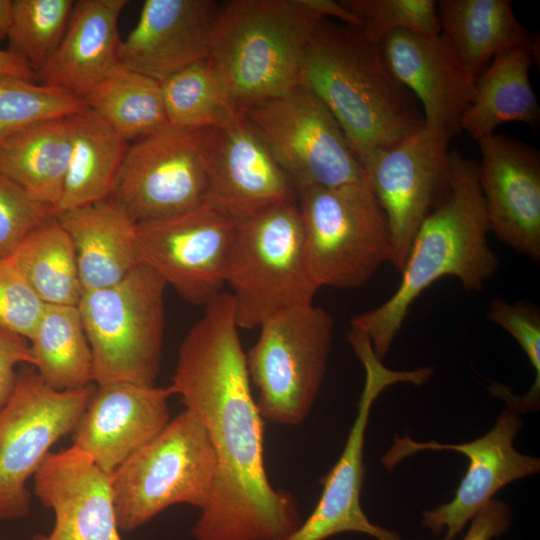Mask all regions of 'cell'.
Masks as SVG:
<instances>
[{
  "instance_id": "obj_22",
  "label": "cell",
  "mask_w": 540,
  "mask_h": 540,
  "mask_svg": "<svg viewBox=\"0 0 540 540\" xmlns=\"http://www.w3.org/2000/svg\"><path fill=\"white\" fill-rule=\"evenodd\" d=\"M219 4L212 0H146L135 27L118 50V62L163 82L209 59Z\"/></svg>"
},
{
  "instance_id": "obj_31",
  "label": "cell",
  "mask_w": 540,
  "mask_h": 540,
  "mask_svg": "<svg viewBox=\"0 0 540 540\" xmlns=\"http://www.w3.org/2000/svg\"><path fill=\"white\" fill-rule=\"evenodd\" d=\"M10 259L44 304L78 306L83 291L76 253L56 218L29 234Z\"/></svg>"
},
{
  "instance_id": "obj_19",
  "label": "cell",
  "mask_w": 540,
  "mask_h": 540,
  "mask_svg": "<svg viewBox=\"0 0 540 540\" xmlns=\"http://www.w3.org/2000/svg\"><path fill=\"white\" fill-rule=\"evenodd\" d=\"M379 48L390 72L418 101L425 127L452 137L459 132L476 78L441 34L397 31Z\"/></svg>"
},
{
  "instance_id": "obj_32",
  "label": "cell",
  "mask_w": 540,
  "mask_h": 540,
  "mask_svg": "<svg viewBox=\"0 0 540 540\" xmlns=\"http://www.w3.org/2000/svg\"><path fill=\"white\" fill-rule=\"evenodd\" d=\"M160 84L171 126L213 129L241 114L209 59L177 72Z\"/></svg>"
},
{
  "instance_id": "obj_12",
  "label": "cell",
  "mask_w": 540,
  "mask_h": 540,
  "mask_svg": "<svg viewBox=\"0 0 540 540\" xmlns=\"http://www.w3.org/2000/svg\"><path fill=\"white\" fill-rule=\"evenodd\" d=\"M210 129L166 125L128 144L107 200L136 223L174 216L206 200Z\"/></svg>"
},
{
  "instance_id": "obj_39",
  "label": "cell",
  "mask_w": 540,
  "mask_h": 540,
  "mask_svg": "<svg viewBox=\"0 0 540 540\" xmlns=\"http://www.w3.org/2000/svg\"><path fill=\"white\" fill-rule=\"evenodd\" d=\"M19 364L34 365L29 341L0 327V408L14 390Z\"/></svg>"
},
{
  "instance_id": "obj_36",
  "label": "cell",
  "mask_w": 540,
  "mask_h": 540,
  "mask_svg": "<svg viewBox=\"0 0 540 540\" xmlns=\"http://www.w3.org/2000/svg\"><path fill=\"white\" fill-rule=\"evenodd\" d=\"M355 17L365 38L379 45L397 31L439 34L437 1L340 0Z\"/></svg>"
},
{
  "instance_id": "obj_21",
  "label": "cell",
  "mask_w": 540,
  "mask_h": 540,
  "mask_svg": "<svg viewBox=\"0 0 540 540\" xmlns=\"http://www.w3.org/2000/svg\"><path fill=\"white\" fill-rule=\"evenodd\" d=\"M34 493L52 509L54 526L31 540H122L111 475L74 446L50 452L33 476Z\"/></svg>"
},
{
  "instance_id": "obj_3",
  "label": "cell",
  "mask_w": 540,
  "mask_h": 540,
  "mask_svg": "<svg viewBox=\"0 0 540 540\" xmlns=\"http://www.w3.org/2000/svg\"><path fill=\"white\" fill-rule=\"evenodd\" d=\"M299 85L330 111L359 161L425 126L416 98L390 72L379 45L356 26L333 19L319 22Z\"/></svg>"
},
{
  "instance_id": "obj_35",
  "label": "cell",
  "mask_w": 540,
  "mask_h": 540,
  "mask_svg": "<svg viewBox=\"0 0 540 540\" xmlns=\"http://www.w3.org/2000/svg\"><path fill=\"white\" fill-rule=\"evenodd\" d=\"M487 318L507 331L519 344L535 372V379L528 392L520 396L504 385L493 382L489 392L503 399L515 413L535 411L540 403V310L525 300L509 303L492 299L488 304Z\"/></svg>"
},
{
  "instance_id": "obj_24",
  "label": "cell",
  "mask_w": 540,
  "mask_h": 540,
  "mask_svg": "<svg viewBox=\"0 0 540 540\" xmlns=\"http://www.w3.org/2000/svg\"><path fill=\"white\" fill-rule=\"evenodd\" d=\"M56 219L73 243L83 292L115 285L139 265L137 224L112 201L62 211Z\"/></svg>"
},
{
  "instance_id": "obj_37",
  "label": "cell",
  "mask_w": 540,
  "mask_h": 540,
  "mask_svg": "<svg viewBox=\"0 0 540 540\" xmlns=\"http://www.w3.org/2000/svg\"><path fill=\"white\" fill-rule=\"evenodd\" d=\"M56 215L54 207L0 174V259L10 258L29 234Z\"/></svg>"
},
{
  "instance_id": "obj_10",
  "label": "cell",
  "mask_w": 540,
  "mask_h": 540,
  "mask_svg": "<svg viewBox=\"0 0 540 540\" xmlns=\"http://www.w3.org/2000/svg\"><path fill=\"white\" fill-rule=\"evenodd\" d=\"M296 195L314 188L365 184L360 161L325 105L298 85L285 95L244 109Z\"/></svg>"
},
{
  "instance_id": "obj_9",
  "label": "cell",
  "mask_w": 540,
  "mask_h": 540,
  "mask_svg": "<svg viewBox=\"0 0 540 540\" xmlns=\"http://www.w3.org/2000/svg\"><path fill=\"white\" fill-rule=\"evenodd\" d=\"M246 355L263 419L295 426L308 416L319 393L333 339L331 315L313 303L265 321Z\"/></svg>"
},
{
  "instance_id": "obj_38",
  "label": "cell",
  "mask_w": 540,
  "mask_h": 540,
  "mask_svg": "<svg viewBox=\"0 0 540 540\" xmlns=\"http://www.w3.org/2000/svg\"><path fill=\"white\" fill-rule=\"evenodd\" d=\"M44 307L13 261L0 259V327L29 340Z\"/></svg>"
},
{
  "instance_id": "obj_2",
  "label": "cell",
  "mask_w": 540,
  "mask_h": 540,
  "mask_svg": "<svg viewBox=\"0 0 540 540\" xmlns=\"http://www.w3.org/2000/svg\"><path fill=\"white\" fill-rule=\"evenodd\" d=\"M478 179V163L452 150L446 192L419 227L394 294L352 317L350 329L370 339L383 359L415 300L437 280L452 276L468 291H481L499 267Z\"/></svg>"
},
{
  "instance_id": "obj_1",
  "label": "cell",
  "mask_w": 540,
  "mask_h": 540,
  "mask_svg": "<svg viewBox=\"0 0 540 540\" xmlns=\"http://www.w3.org/2000/svg\"><path fill=\"white\" fill-rule=\"evenodd\" d=\"M183 339L170 387L204 426L216 462L195 540H284L301 523L292 494L264 466V419L251 391L229 292L207 304Z\"/></svg>"
},
{
  "instance_id": "obj_5",
  "label": "cell",
  "mask_w": 540,
  "mask_h": 540,
  "mask_svg": "<svg viewBox=\"0 0 540 540\" xmlns=\"http://www.w3.org/2000/svg\"><path fill=\"white\" fill-rule=\"evenodd\" d=\"M226 284L242 329L313 303L318 289L307 267L298 202L276 203L236 221Z\"/></svg>"
},
{
  "instance_id": "obj_26",
  "label": "cell",
  "mask_w": 540,
  "mask_h": 540,
  "mask_svg": "<svg viewBox=\"0 0 540 540\" xmlns=\"http://www.w3.org/2000/svg\"><path fill=\"white\" fill-rule=\"evenodd\" d=\"M535 53L523 47L493 58L476 78L474 98L461 118L460 131L478 141L507 122H539L540 108L529 77Z\"/></svg>"
},
{
  "instance_id": "obj_27",
  "label": "cell",
  "mask_w": 540,
  "mask_h": 540,
  "mask_svg": "<svg viewBox=\"0 0 540 540\" xmlns=\"http://www.w3.org/2000/svg\"><path fill=\"white\" fill-rule=\"evenodd\" d=\"M70 154L69 116L45 120L0 139V174L57 210Z\"/></svg>"
},
{
  "instance_id": "obj_14",
  "label": "cell",
  "mask_w": 540,
  "mask_h": 540,
  "mask_svg": "<svg viewBox=\"0 0 540 540\" xmlns=\"http://www.w3.org/2000/svg\"><path fill=\"white\" fill-rule=\"evenodd\" d=\"M236 220L204 201L180 214L136 225L139 265L187 302L205 305L222 292Z\"/></svg>"
},
{
  "instance_id": "obj_25",
  "label": "cell",
  "mask_w": 540,
  "mask_h": 540,
  "mask_svg": "<svg viewBox=\"0 0 540 540\" xmlns=\"http://www.w3.org/2000/svg\"><path fill=\"white\" fill-rule=\"evenodd\" d=\"M437 16L441 36L475 78L503 52L538 47L509 0H440Z\"/></svg>"
},
{
  "instance_id": "obj_13",
  "label": "cell",
  "mask_w": 540,
  "mask_h": 540,
  "mask_svg": "<svg viewBox=\"0 0 540 540\" xmlns=\"http://www.w3.org/2000/svg\"><path fill=\"white\" fill-rule=\"evenodd\" d=\"M348 340L365 369L358 412L339 459L322 480L323 490L315 508L284 540H326L346 532L362 533L376 540H404L396 531L371 522L361 507L365 430L372 404L381 392L400 382L422 385L433 370L431 367L409 371L389 369L376 356L366 335L355 333Z\"/></svg>"
},
{
  "instance_id": "obj_6",
  "label": "cell",
  "mask_w": 540,
  "mask_h": 540,
  "mask_svg": "<svg viewBox=\"0 0 540 540\" xmlns=\"http://www.w3.org/2000/svg\"><path fill=\"white\" fill-rule=\"evenodd\" d=\"M166 283L138 265L115 285L86 291L78 303L98 385L154 386L165 328Z\"/></svg>"
},
{
  "instance_id": "obj_23",
  "label": "cell",
  "mask_w": 540,
  "mask_h": 540,
  "mask_svg": "<svg viewBox=\"0 0 540 540\" xmlns=\"http://www.w3.org/2000/svg\"><path fill=\"white\" fill-rule=\"evenodd\" d=\"M126 0L74 2L67 30L36 81L83 98L119 63V17Z\"/></svg>"
},
{
  "instance_id": "obj_17",
  "label": "cell",
  "mask_w": 540,
  "mask_h": 540,
  "mask_svg": "<svg viewBox=\"0 0 540 540\" xmlns=\"http://www.w3.org/2000/svg\"><path fill=\"white\" fill-rule=\"evenodd\" d=\"M478 179L490 232L517 253L540 260V152L492 134L477 141Z\"/></svg>"
},
{
  "instance_id": "obj_33",
  "label": "cell",
  "mask_w": 540,
  "mask_h": 540,
  "mask_svg": "<svg viewBox=\"0 0 540 540\" xmlns=\"http://www.w3.org/2000/svg\"><path fill=\"white\" fill-rule=\"evenodd\" d=\"M73 0H14L8 50L37 74L60 44L69 24Z\"/></svg>"
},
{
  "instance_id": "obj_16",
  "label": "cell",
  "mask_w": 540,
  "mask_h": 540,
  "mask_svg": "<svg viewBox=\"0 0 540 540\" xmlns=\"http://www.w3.org/2000/svg\"><path fill=\"white\" fill-rule=\"evenodd\" d=\"M522 427L518 413L508 410L498 416L489 432L467 443L418 442L407 435L395 434L393 445L382 457V464L389 471L404 458L427 450L456 451L468 458L467 471L454 498L422 512L425 527L434 533L445 530L443 540H454L501 488L539 473V458L519 453L514 447V438Z\"/></svg>"
},
{
  "instance_id": "obj_34",
  "label": "cell",
  "mask_w": 540,
  "mask_h": 540,
  "mask_svg": "<svg viewBox=\"0 0 540 540\" xmlns=\"http://www.w3.org/2000/svg\"><path fill=\"white\" fill-rule=\"evenodd\" d=\"M87 106L61 89L0 74V139L33 124L67 117Z\"/></svg>"
},
{
  "instance_id": "obj_30",
  "label": "cell",
  "mask_w": 540,
  "mask_h": 540,
  "mask_svg": "<svg viewBox=\"0 0 540 540\" xmlns=\"http://www.w3.org/2000/svg\"><path fill=\"white\" fill-rule=\"evenodd\" d=\"M82 100L127 142L168 125L160 82L120 63Z\"/></svg>"
},
{
  "instance_id": "obj_7",
  "label": "cell",
  "mask_w": 540,
  "mask_h": 540,
  "mask_svg": "<svg viewBox=\"0 0 540 540\" xmlns=\"http://www.w3.org/2000/svg\"><path fill=\"white\" fill-rule=\"evenodd\" d=\"M215 470L207 432L185 409L111 475L119 530L133 531L176 504L202 510L211 496Z\"/></svg>"
},
{
  "instance_id": "obj_42",
  "label": "cell",
  "mask_w": 540,
  "mask_h": 540,
  "mask_svg": "<svg viewBox=\"0 0 540 540\" xmlns=\"http://www.w3.org/2000/svg\"><path fill=\"white\" fill-rule=\"evenodd\" d=\"M14 0H0V41L8 39L13 21Z\"/></svg>"
},
{
  "instance_id": "obj_11",
  "label": "cell",
  "mask_w": 540,
  "mask_h": 540,
  "mask_svg": "<svg viewBox=\"0 0 540 540\" xmlns=\"http://www.w3.org/2000/svg\"><path fill=\"white\" fill-rule=\"evenodd\" d=\"M93 391L88 387L58 391L33 366L18 373L14 390L0 408V521L26 518V484L51 447L72 433Z\"/></svg>"
},
{
  "instance_id": "obj_40",
  "label": "cell",
  "mask_w": 540,
  "mask_h": 540,
  "mask_svg": "<svg viewBox=\"0 0 540 540\" xmlns=\"http://www.w3.org/2000/svg\"><path fill=\"white\" fill-rule=\"evenodd\" d=\"M512 511L507 503L491 499L472 519L462 540H492L508 531Z\"/></svg>"
},
{
  "instance_id": "obj_8",
  "label": "cell",
  "mask_w": 540,
  "mask_h": 540,
  "mask_svg": "<svg viewBox=\"0 0 540 540\" xmlns=\"http://www.w3.org/2000/svg\"><path fill=\"white\" fill-rule=\"evenodd\" d=\"M307 267L317 289L365 285L391 259L387 218L367 184L297 195Z\"/></svg>"
},
{
  "instance_id": "obj_18",
  "label": "cell",
  "mask_w": 540,
  "mask_h": 540,
  "mask_svg": "<svg viewBox=\"0 0 540 540\" xmlns=\"http://www.w3.org/2000/svg\"><path fill=\"white\" fill-rule=\"evenodd\" d=\"M296 192L254 125L243 115L210 129L206 200L245 218Z\"/></svg>"
},
{
  "instance_id": "obj_15",
  "label": "cell",
  "mask_w": 540,
  "mask_h": 540,
  "mask_svg": "<svg viewBox=\"0 0 540 540\" xmlns=\"http://www.w3.org/2000/svg\"><path fill=\"white\" fill-rule=\"evenodd\" d=\"M452 136L423 127L397 144L360 160L366 184L388 221L390 262L402 271L422 222L449 183Z\"/></svg>"
},
{
  "instance_id": "obj_20",
  "label": "cell",
  "mask_w": 540,
  "mask_h": 540,
  "mask_svg": "<svg viewBox=\"0 0 540 540\" xmlns=\"http://www.w3.org/2000/svg\"><path fill=\"white\" fill-rule=\"evenodd\" d=\"M172 388L126 382L98 385L74 428L73 444L106 474L169 422Z\"/></svg>"
},
{
  "instance_id": "obj_29",
  "label": "cell",
  "mask_w": 540,
  "mask_h": 540,
  "mask_svg": "<svg viewBox=\"0 0 540 540\" xmlns=\"http://www.w3.org/2000/svg\"><path fill=\"white\" fill-rule=\"evenodd\" d=\"M41 379L58 391L93 382L92 354L78 306L46 305L28 340Z\"/></svg>"
},
{
  "instance_id": "obj_4",
  "label": "cell",
  "mask_w": 540,
  "mask_h": 540,
  "mask_svg": "<svg viewBox=\"0 0 540 540\" xmlns=\"http://www.w3.org/2000/svg\"><path fill=\"white\" fill-rule=\"evenodd\" d=\"M323 19L312 0L219 4L209 60L240 111L299 85L304 55Z\"/></svg>"
},
{
  "instance_id": "obj_28",
  "label": "cell",
  "mask_w": 540,
  "mask_h": 540,
  "mask_svg": "<svg viewBox=\"0 0 540 540\" xmlns=\"http://www.w3.org/2000/svg\"><path fill=\"white\" fill-rule=\"evenodd\" d=\"M71 154L57 213L109 198L128 142L86 107L69 116Z\"/></svg>"
},
{
  "instance_id": "obj_41",
  "label": "cell",
  "mask_w": 540,
  "mask_h": 540,
  "mask_svg": "<svg viewBox=\"0 0 540 540\" xmlns=\"http://www.w3.org/2000/svg\"><path fill=\"white\" fill-rule=\"evenodd\" d=\"M0 74L37 82L36 74L19 55L0 49Z\"/></svg>"
}]
</instances>
